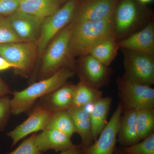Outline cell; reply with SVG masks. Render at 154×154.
I'll use <instances>...</instances> for the list:
<instances>
[{"label":"cell","mask_w":154,"mask_h":154,"mask_svg":"<svg viewBox=\"0 0 154 154\" xmlns=\"http://www.w3.org/2000/svg\"><path fill=\"white\" fill-rule=\"evenodd\" d=\"M72 23L69 46L70 59L88 55L96 45L114 35L113 17L104 20Z\"/></svg>","instance_id":"1"},{"label":"cell","mask_w":154,"mask_h":154,"mask_svg":"<svg viewBox=\"0 0 154 154\" xmlns=\"http://www.w3.org/2000/svg\"><path fill=\"white\" fill-rule=\"evenodd\" d=\"M75 73L72 67H64L51 76L33 83L22 91L13 92L11 99L12 114L17 115L28 112L38 99L65 84Z\"/></svg>","instance_id":"2"},{"label":"cell","mask_w":154,"mask_h":154,"mask_svg":"<svg viewBox=\"0 0 154 154\" xmlns=\"http://www.w3.org/2000/svg\"><path fill=\"white\" fill-rule=\"evenodd\" d=\"M72 28L71 22L54 37L45 51L39 72L41 80L51 76L64 67H72L68 62L70 60L69 46Z\"/></svg>","instance_id":"3"},{"label":"cell","mask_w":154,"mask_h":154,"mask_svg":"<svg viewBox=\"0 0 154 154\" xmlns=\"http://www.w3.org/2000/svg\"><path fill=\"white\" fill-rule=\"evenodd\" d=\"M117 85L122 112L154 108V89L151 86L136 82L125 75L117 79Z\"/></svg>","instance_id":"4"},{"label":"cell","mask_w":154,"mask_h":154,"mask_svg":"<svg viewBox=\"0 0 154 154\" xmlns=\"http://www.w3.org/2000/svg\"><path fill=\"white\" fill-rule=\"evenodd\" d=\"M77 5V0H68L56 13L42 21L37 41L38 54H43L51 40L72 22Z\"/></svg>","instance_id":"5"},{"label":"cell","mask_w":154,"mask_h":154,"mask_svg":"<svg viewBox=\"0 0 154 154\" xmlns=\"http://www.w3.org/2000/svg\"><path fill=\"white\" fill-rule=\"evenodd\" d=\"M37 42L0 44V55L17 66L16 72L26 77L32 71L37 54Z\"/></svg>","instance_id":"6"},{"label":"cell","mask_w":154,"mask_h":154,"mask_svg":"<svg viewBox=\"0 0 154 154\" xmlns=\"http://www.w3.org/2000/svg\"><path fill=\"white\" fill-rule=\"evenodd\" d=\"M125 75L145 85L154 83V55L130 50L123 49Z\"/></svg>","instance_id":"7"},{"label":"cell","mask_w":154,"mask_h":154,"mask_svg":"<svg viewBox=\"0 0 154 154\" xmlns=\"http://www.w3.org/2000/svg\"><path fill=\"white\" fill-rule=\"evenodd\" d=\"M80 58L76 69L80 81L97 89L107 85L112 74L111 69L90 54Z\"/></svg>","instance_id":"8"},{"label":"cell","mask_w":154,"mask_h":154,"mask_svg":"<svg viewBox=\"0 0 154 154\" xmlns=\"http://www.w3.org/2000/svg\"><path fill=\"white\" fill-rule=\"evenodd\" d=\"M54 113L42 105L37 104L31 110L29 116L25 121L7 133V136L12 140L11 147L28 135L45 129Z\"/></svg>","instance_id":"9"},{"label":"cell","mask_w":154,"mask_h":154,"mask_svg":"<svg viewBox=\"0 0 154 154\" xmlns=\"http://www.w3.org/2000/svg\"><path fill=\"white\" fill-rule=\"evenodd\" d=\"M122 113V106L119 103L99 137L91 145L84 148L83 154H114Z\"/></svg>","instance_id":"10"},{"label":"cell","mask_w":154,"mask_h":154,"mask_svg":"<svg viewBox=\"0 0 154 154\" xmlns=\"http://www.w3.org/2000/svg\"><path fill=\"white\" fill-rule=\"evenodd\" d=\"M118 0H85L75 11L72 23L104 20L113 17Z\"/></svg>","instance_id":"11"},{"label":"cell","mask_w":154,"mask_h":154,"mask_svg":"<svg viewBox=\"0 0 154 154\" xmlns=\"http://www.w3.org/2000/svg\"><path fill=\"white\" fill-rule=\"evenodd\" d=\"M140 12L135 0H121L118 3L114 15V34L121 38L131 31L139 21Z\"/></svg>","instance_id":"12"},{"label":"cell","mask_w":154,"mask_h":154,"mask_svg":"<svg viewBox=\"0 0 154 154\" xmlns=\"http://www.w3.org/2000/svg\"><path fill=\"white\" fill-rule=\"evenodd\" d=\"M15 33L24 42H37L42 20L19 11L8 17Z\"/></svg>","instance_id":"13"},{"label":"cell","mask_w":154,"mask_h":154,"mask_svg":"<svg viewBox=\"0 0 154 154\" xmlns=\"http://www.w3.org/2000/svg\"><path fill=\"white\" fill-rule=\"evenodd\" d=\"M35 141L42 154L50 150L62 152L69 150L75 146L67 135L53 129H45L40 133L36 134Z\"/></svg>","instance_id":"14"},{"label":"cell","mask_w":154,"mask_h":154,"mask_svg":"<svg viewBox=\"0 0 154 154\" xmlns=\"http://www.w3.org/2000/svg\"><path fill=\"white\" fill-rule=\"evenodd\" d=\"M119 48L154 54V25L150 22L142 30L118 42Z\"/></svg>","instance_id":"15"},{"label":"cell","mask_w":154,"mask_h":154,"mask_svg":"<svg viewBox=\"0 0 154 154\" xmlns=\"http://www.w3.org/2000/svg\"><path fill=\"white\" fill-rule=\"evenodd\" d=\"M75 85L66 83L48 95L42 97L38 104L53 112L68 110L72 106Z\"/></svg>","instance_id":"16"},{"label":"cell","mask_w":154,"mask_h":154,"mask_svg":"<svg viewBox=\"0 0 154 154\" xmlns=\"http://www.w3.org/2000/svg\"><path fill=\"white\" fill-rule=\"evenodd\" d=\"M137 110H125L122 115L119 125L117 140L123 146H128L140 141L137 129Z\"/></svg>","instance_id":"17"},{"label":"cell","mask_w":154,"mask_h":154,"mask_svg":"<svg viewBox=\"0 0 154 154\" xmlns=\"http://www.w3.org/2000/svg\"><path fill=\"white\" fill-rule=\"evenodd\" d=\"M112 102V99L110 97H102L91 106L90 115L94 142L97 140L107 124V116Z\"/></svg>","instance_id":"18"},{"label":"cell","mask_w":154,"mask_h":154,"mask_svg":"<svg viewBox=\"0 0 154 154\" xmlns=\"http://www.w3.org/2000/svg\"><path fill=\"white\" fill-rule=\"evenodd\" d=\"M62 0H21L18 11L42 20L61 8Z\"/></svg>","instance_id":"19"},{"label":"cell","mask_w":154,"mask_h":154,"mask_svg":"<svg viewBox=\"0 0 154 154\" xmlns=\"http://www.w3.org/2000/svg\"><path fill=\"white\" fill-rule=\"evenodd\" d=\"M73 122L76 133L82 140L83 147L94 143L91 133L90 111L85 107H72L68 110Z\"/></svg>","instance_id":"20"},{"label":"cell","mask_w":154,"mask_h":154,"mask_svg":"<svg viewBox=\"0 0 154 154\" xmlns=\"http://www.w3.org/2000/svg\"><path fill=\"white\" fill-rule=\"evenodd\" d=\"M119 48L118 42L113 35L96 45L89 54L104 65L108 66L115 58Z\"/></svg>","instance_id":"21"},{"label":"cell","mask_w":154,"mask_h":154,"mask_svg":"<svg viewBox=\"0 0 154 154\" xmlns=\"http://www.w3.org/2000/svg\"><path fill=\"white\" fill-rule=\"evenodd\" d=\"M102 91L80 81L75 85L72 107H85L92 105L102 97Z\"/></svg>","instance_id":"22"},{"label":"cell","mask_w":154,"mask_h":154,"mask_svg":"<svg viewBox=\"0 0 154 154\" xmlns=\"http://www.w3.org/2000/svg\"><path fill=\"white\" fill-rule=\"evenodd\" d=\"M45 129H53L63 133L71 138L76 133L72 119L68 110L53 113Z\"/></svg>","instance_id":"23"},{"label":"cell","mask_w":154,"mask_h":154,"mask_svg":"<svg viewBox=\"0 0 154 154\" xmlns=\"http://www.w3.org/2000/svg\"><path fill=\"white\" fill-rule=\"evenodd\" d=\"M137 129L140 140L154 133V108H144L137 110Z\"/></svg>","instance_id":"24"},{"label":"cell","mask_w":154,"mask_h":154,"mask_svg":"<svg viewBox=\"0 0 154 154\" xmlns=\"http://www.w3.org/2000/svg\"><path fill=\"white\" fill-rule=\"evenodd\" d=\"M119 149L126 154H154V133L142 141Z\"/></svg>","instance_id":"25"},{"label":"cell","mask_w":154,"mask_h":154,"mask_svg":"<svg viewBox=\"0 0 154 154\" xmlns=\"http://www.w3.org/2000/svg\"><path fill=\"white\" fill-rule=\"evenodd\" d=\"M23 41L17 36L7 17L0 16V44Z\"/></svg>","instance_id":"26"},{"label":"cell","mask_w":154,"mask_h":154,"mask_svg":"<svg viewBox=\"0 0 154 154\" xmlns=\"http://www.w3.org/2000/svg\"><path fill=\"white\" fill-rule=\"evenodd\" d=\"M36 133L25 139L13 151L6 154H42L35 143Z\"/></svg>","instance_id":"27"},{"label":"cell","mask_w":154,"mask_h":154,"mask_svg":"<svg viewBox=\"0 0 154 154\" xmlns=\"http://www.w3.org/2000/svg\"><path fill=\"white\" fill-rule=\"evenodd\" d=\"M11 114V99L8 96L0 97V132L5 128Z\"/></svg>","instance_id":"28"},{"label":"cell","mask_w":154,"mask_h":154,"mask_svg":"<svg viewBox=\"0 0 154 154\" xmlns=\"http://www.w3.org/2000/svg\"><path fill=\"white\" fill-rule=\"evenodd\" d=\"M21 0H0V16H10L19 10Z\"/></svg>","instance_id":"29"},{"label":"cell","mask_w":154,"mask_h":154,"mask_svg":"<svg viewBox=\"0 0 154 154\" xmlns=\"http://www.w3.org/2000/svg\"><path fill=\"white\" fill-rule=\"evenodd\" d=\"M12 93L9 86L0 77V97L8 96Z\"/></svg>","instance_id":"30"},{"label":"cell","mask_w":154,"mask_h":154,"mask_svg":"<svg viewBox=\"0 0 154 154\" xmlns=\"http://www.w3.org/2000/svg\"><path fill=\"white\" fill-rule=\"evenodd\" d=\"M11 68L16 70L17 68L13 64L9 62L2 57H0V72L4 71Z\"/></svg>","instance_id":"31"},{"label":"cell","mask_w":154,"mask_h":154,"mask_svg":"<svg viewBox=\"0 0 154 154\" xmlns=\"http://www.w3.org/2000/svg\"><path fill=\"white\" fill-rule=\"evenodd\" d=\"M84 147L81 144L75 145L72 148L66 151L62 152L60 154H83Z\"/></svg>","instance_id":"32"},{"label":"cell","mask_w":154,"mask_h":154,"mask_svg":"<svg viewBox=\"0 0 154 154\" xmlns=\"http://www.w3.org/2000/svg\"><path fill=\"white\" fill-rule=\"evenodd\" d=\"M152 1L153 0H137L138 2L140 3L142 5H146V4H148Z\"/></svg>","instance_id":"33"},{"label":"cell","mask_w":154,"mask_h":154,"mask_svg":"<svg viewBox=\"0 0 154 154\" xmlns=\"http://www.w3.org/2000/svg\"><path fill=\"white\" fill-rule=\"evenodd\" d=\"M114 154H126L122 152L119 149H116Z\"/></svg>","instance_id":"34"},{"label":"cell","mask_w":154,"mask_h":154,"mask_svg":"<svg viewBox=\"0 0 154 154\" xmlns=\"http://www.w3.org/2000/svg\"><path fill=\"white\" fill-rule=\"evenodd\" d=\"M63 2H65V1H68V0H62Z\"/></svg>","instance_id":"35"}]
</instances>
